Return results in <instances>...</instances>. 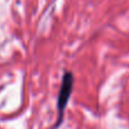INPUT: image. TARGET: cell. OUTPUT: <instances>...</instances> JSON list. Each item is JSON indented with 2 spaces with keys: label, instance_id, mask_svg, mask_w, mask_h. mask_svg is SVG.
Here are the masks:
<instances>
[{
  "label": "cell",
  "instance_id": "6da1fadb",
  "mask_svg": "<svg viewBox=\"0 0 129 129\" xmlns=\"http://www.w3.org/2000/svg\"><path fill=\"white\" fill-rule=\"evenodd\" d=\"M74 86V76L70 71H66L63 74L62 82H61L60 91H59L58 101H57V110H58V119H57V123L54 125V128L59 127L60 123L62 122L64 109H66L68 101L70 99L71 92H73Z\"/></svg>",
  "mask_w": 129,
  "mask_h": 129
}]
</instances>
